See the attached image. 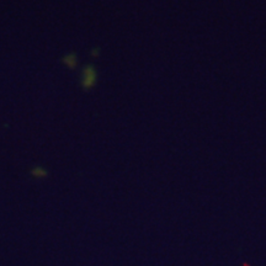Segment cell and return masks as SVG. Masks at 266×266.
I'll return each instance as SVG.
<instances>
[{
  "mask_svg": "<svg viewBox=\"0 0 266 266\" xmlns=\"http://www.w3.org/2000/svg\"><path fill=\"white\" fill-rule=\"evenodd\" d=\"M32 175H34V176H36V177H43V176H46V175H47V171L42 169V168L38 167V168H35V169L32 170Z\"/></svg>",
  "mask_w": 266,
  "mask_h": 266,
  "instance_id": "obj_3",
  "label": "cell"
},
{
  "mask_svg": "<svg viewBox=\"0 0 266 266\" xmlns=\"http://www.w3.org/2000/svg\"><path fill=\"white\" fill-rule=\"evenodd\" d=\"M63 62L65 63V65H68L71 69H74L76 67V64H78V58H76V56L74 53H71V55L64 56Z\"/></svg>",
  "mask_w": 266,
  "mask_h": 266,
  "instance_id": "obj_2",
  "label": "cell"
},
{
  "mask_svg": "<svg viewBox=\"0 0 266 266\" xmlns=\"http://www.w3.org/2000/svg\"><path fill=\"white\" fill-rule=\"evenodd\" d=\"M97 79V73L95 71L94 65L89 64L83 69V76H81V84L84 89H90L95 85Z\"/></svg>",
  "mask_w": 266,
  "mask_h": 266,
  "instance_id": "obj_1",
  "label": "cell"
}]
</instances>
